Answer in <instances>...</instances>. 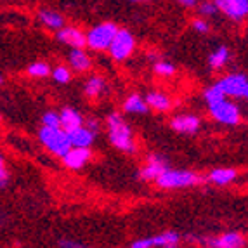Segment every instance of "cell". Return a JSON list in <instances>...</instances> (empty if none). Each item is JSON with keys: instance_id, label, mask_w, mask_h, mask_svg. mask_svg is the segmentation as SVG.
Returning a JSON list of instances; mask_svg holds the SVG:
<instances>
[{"instance_id": "3", "label": "cell", "mask_w": 248, "mask_h": 248, "mask_svg": "<svg viewBox=\"0 0 248 248\" xmlns=\"http://www.w3.org/2000/svg\"><path fill=\"white\" fill-rule=\"evenodd\" d=\"M207 106L210 115L214 116V120H217L219 124L234 127V125H238L241 122L240 108L236 106L232 101H229L228 95H220L217 99L208 101Z\"/></svg>"}, {"instance_id": "4", "label": "cell", "mask_w": 248, "mask_h": 248, "mask_svg": "<svg viewBox=\"0 0 248 248\" xmlns=\"http://www.w3.org/2000/svg\"><path fill=\"white\" fill-rule=\"evenodd\" d=\"M155 182L160 187H163V189H182V187H191L202 184L203 177L196 174V172H189V170L169 169L165 174L160 175Z\"/></svg>"}, {"instance_id": "22", "label": "cell", "mask_w": 248, "mask_h": 248, "mask_svg": "<svg viewBox=\"0 0 248 248\" xmlns=\"http://www.w3.org/2000/svg\"><path fill=\"white\" fill-rule=\"evenodd\" d=\"M146 101H148L149 108L151 109H155V111H169L170 108H172V99H170L169 95L163 94V92H149L148 95H146Z\"/></svg>"}, {"instance_id": "16", "label": "cell", "mask_w": 248, "mask_h": 248, "mask_svg": "<svg viewBox=\"0 0 248 248\" xmlns=\"http://www.w3.org/2000/svg\"><path fill=\"white\" fill-rule=\"evenodd\" d=\"M149 109L151 108H149L146 97H142L139 94H130L124 101V111L130 113V115H148Z\"/></svg>"}, {"instance_id": "26", "label": "cell", "mask_w": 248, "mask_h": 248, "mask_svg": "<svg viewBox=\"0 0 248 248\" xmlns=\"http://www.w3.org/2000/svg\"><path fill=\"white\" fill-rule=\"evenodd\" d=\"M153 71L158 77H163V78H169V77H174L175 75V66L169 61H156L153 66Z\"/></svg>"}, {"instance_id": "2", "label": "cell", "mask_w": 248, "mask_h": 248, "mask_svg": "<svg viewBox=\"0 0 248 248\" xmlns=\"http://www.w3.org/2000/svg\"><path fill=\"white\" fill-rule=\"evenodd\" d=\"M38 141L49 153L62 158L73 148L70 141V134L62 127H42L38 130Z\"/></svg>"}, {"instance_id": "14", "label": "cell", "mask_w": 248, "mask_h": 248, "mask_svg": "<svg viewBox=\"0 0 248 248\" xmlns=\"http://www.w3.org/2000/svg\"><path fill=\"white\" fill-rule=\"evenodd\" d=\"M245 238L240 232H224L220 236H214V238H208L207 245L217 248H245Z\"/></svg>"}, {"instance_id": "24", "label": "cell", "mask_w": 248, "mask_h": 248, "mask_svg": "<svg viewBox=\"0 0 248 248\" xmlns=\"http://www.w3.org/2000/svg\"><path fill=\"white\" fill-rule=\"evenodd\" d=\"M26 73H28L30 77H33V78H46V77H49V75L52 73V70H50V66L47 62L37 61V62H31V64L26 68Z\"/></svg>"}, {"instance_id": "10", "label": "cell", "mask_w": 248, "mask_h": 248, "mask_svg": "<svg viewBox=\"0 0 248 248\" xmlns=\"http://www.w3.org/2000/svg\"><path fill=\"white\" fill-rule=\"evenodd\" d=\"M220 13L232 21H243L248 16V0H215Z\"/></svg>"}, {"instance_id": "21", "label": "cell", "mask_w": 248, "mask_h": 248, "mask_svg": "<svg viewBox=\"0 0 248 248\" xmlns=\"http://www.w3.org/2000/svg\"><path fill=\"white\" fill-rule=\"evenodd\" d=\"M104 91H106V82H104L103 77H97V75L91 77V78L85 82V85H83V94L92 101L99 99Z\"/></svg>"}, {"instance_id": "17", "label": "cell", "mask_w": 248, "mask_h": 248, "mask_svg": "<svg viewBox=\"0 0 248 248\" xmlns=\"http://www.w3.org/2000/svg\"><path fill=\"white\" fill-rule=\"evenodd\" d=\"M70 141L75 148H91L92 142L95 141V132L87 125H82L80 128L70 132Z\"/></svg>"}, {"instance_id": "34", "label": "cell", "mask_w": 248, "mask_h": 248, "mask_svg": "<svg viewBox=\"0 0 248 248\" xmlns=\"http://www.w3.org/2000/svg\"><path fill=\"white\" fill-rule=\"evenodd\" d=\"M128 2H144V0H128Z\"/></svg>"}, {"instance_id": "19", "label": "cell", "mask_w": 248, "mask_h": 248, "mask_svg": "<svg viewBox=\"0 0 248 248\" xmlns=\"http://www.w3.org/2000/svg\"><path fill=\"white\" fill-rule=\"evenodd\" d=\"M68 61H70L71 70L78 71V73H82V71H89L92 66L91 58H89V54L83 49H71L70 56H68Z\"/></svg>"}, {"instance_id": "27", "label": "cell", "mask_w": 248, "mask_h": 248, "mask_svg": "<svg viewBox=\"0 0 248 248\" xmlns=\"http://www.w3.org/2000/svg\"><path fill=\"white\" fill-rule=\"evenodd\" d=\"M52 78L56 83H68L71 80V71L70 68L66 66H62V64H59V66H56L52 70Z\"/></svg>"}, {"instance_id": "7", "label": "cell", "mask_w": 248, "mask_h": 248, "mask_svg": "<svg viewBox=\"0 0 248 248\" xmlns=\"http://www.w3.org/2000/svg\"><path fill=\"white\" fill-rule=\"evenodd\" d=\"M134 49H136V38L134 35L125 28L118 30L116 37L113 38V44L109 47V54L115 61H125L132 56Z\"/></svg>"}, {"instance_id": "12", "label": "cell", "mask_w": 248, "mask_h": 248, "mask_svg": "<svg viewBox=\"0 0 248 248\" xmlns=\"http://www.w3.org/2000/svg\"><path fill=\"white\" fill-rule=\"evenodd\" d=\"M91 149L89 148H71L64 156L61 158L64 167L70 170H80L87 165V161L91 160Z\"/></svg>"}, {"instance_id": "18", "label": "cell", "mask_w": 248, "mask_h": 248, "mask_svg": "<svg viewBox=\"0 0 248 248\" xmlns=\"http://www.w3.org/2000/svg\"><path fill=\"white\" fill-rule=\"evenodd\" d=\"M83 125V116L75 108H62L61 109V127L68 134L77 130Z\"/></svg>"}, {"instance_id": "1", "label": "cell", "mask_w": 248, "mask_h": 248, "mask_svg": "<svg viewBox=\"0 0 248 248\" xmlns=\"http://www.w3.org/2000/svg\"><path fill=\"white\" fill-rule=\"evenodd\" d=\"M108 125V137H109V142L115 146L116 149H120L124 153L132 155L136 153V141H134V134L130 125L127 124L124 116L118 111H113L108 115L106 118Z\"/></svg>"}, {"instance_id": "35", "label": "cell", "mask_w": 248, "mask_h": 248, "mask_svg": "<svg viewBox=\"0 0 248 248\" xmlns=\"http://www.w3.org/2000/svg\"><path fill=\"white\" fill-rule=\"evenodd\" d=\"M205 248H217V247H212V245H207V247H205Z\"/></svg>"}, {"instance_id": "33", "label": "cell", "mask_w": 248, "mask_h": 248, "mask_svg": "<svg viewBox=\"0 0 248 248\" xmlns=\"http://www.w3.org/2000/svg\"><path fill=\"white\" fill-rule=\"evenodd\" d=\"M87 127L91 128V130H94L95 134L99 132V124H97V120H92V118H89V120H87Z\"/></svg>"}, {"instance_id": "31", "label": "cell", "mask_w": 248, "mask_h": 248, "mask_svg": "<svg viewBox=\"0 0 248 248\" xmlns=\"http://www.w3.org/2000/svg\"><path fill=\"white\" fill-rule=\"evenodd\" d=\"M7 182H9V172H7V167H5L4 158H2V161H0V186L5 187Z\"/></svg>"}, {"instance_id": "6", "label": "cell", "mask_w": 248, "mask_h": 248, "mask_svg": "<svg viewBox=\"0 0 248 248\" xmlns=\"http://www.w3.org/2000/svg\"><path fill=\"white\" fill-rule=\"evenodd\" d=\"M224 95L248 101V78L241 73H231L214 83Z\"/></svg>"}, {"instance_id": "20", "label": "cell", "mask_w": 248, "mask_h": 248, "mask_svg": "<svg viewBox=\"0 0 248 248\" xmlns=\"http://www.w3.org/2000/svg\"><path fill=\"white\" fill-rule=\"evenodd\" d=\"M236 177H238V172L234 169H214L207 179L214 186H228Z\"/></svg>"}, {"instance_id": "8", "label": "cell", "mask_w": 248, "mask_h": 248, "mask_svg": "<svg viewBox=\"0 0 248 248\" xmlns=\"http://www.w3.org/2000/svg\"><path fill=\"white\" fill-rule=\"evenodd\" d=\"M181 236L175 231H165L151 238H139L132 241L130 248H177Z\"/></svg>"}, {"instance_id": "11", "label": "cell", "mask_w": 248, "mask_h": 248, "mask_svg": "<svg viewBox=\"0 0 248 248\" xmlns=\"http://www.w3.org/2000/svg\"><path fill=\"white\" fill-rule=\"evenodd\" d=\"M169 170V163L158 155H149L148 161L144 163V167L139 172V177L142 181H156L160 175H163Z\"/></svg>"}, {"instance_id": "30", "label": "cell", "mask_w": 248, "mask_h": 248, "mask_svg": "<svg viewBox=\"0 0 248 248\" xmlns=\"http://www.w3.org/2000/svg\"><path fill=\"white\" fill-rule=\"evenodd\" d=\"M59 248H87V247H85V245H82L80 241L62 238V240H59Z\"/></svg>"}, {"instance_id": "29", "label": "cell", "mask_w": 248, "mask_h": 248, "mask_svg": "<svg viewBox=\"0 0 248 248\" xmlns=\"http://www.w3.org/2000/svg\"><path fill=\"white\" fill-rule=\"evenodd\" d=\"M191 26L195 30L196 33H208L210 31V25H208L207 17H195V19L191 21Z\"/></svg>"}, {"instance_id": "28", "label": "cell", "mask_w": 248, "mask_h": 248, "mask_svg": "<svg viewBox=\"0 0 248 248\" xmlns=\"http://www.w3.org/2000/svg\"><path fill=\"white\" fill-rule=\"evenodd\" d=\"M42 125L44 127H61V113L46 111L42 115Z\"/></svg>"}, {"instance_id": "23", "label": "cell", "mask_w": 248, "mask_h": 248, "mask_svg": "<svg viewBox=\"0 0 248 248\" xmlns=\"http://www.w3.org/2000/svg\"><path fill=\"white\" fill-rule=\"evenodd\" d=\"M229 58H231V54H229V49L226 46H220L214 50V52L208 56V66L212 70H222L226 64H228Z\"/></svg>"}, {"instance_id": "25", "label": "cell", "mask_w": 248, "mask_h": 248, "mask_svg": "<svg viewBox=\"0 0 248 248\" xmlns=\"http://www.w3.org/2000/svg\"><path fill=\"white\" fill-rule=\"evenodd\" d=\"M198 13L202 17H215L220 13V9L215 0H203L198 4Z\"/></svg>"}, {"instance_id": "5", "label": "cell", "mask_w": 248, "mask_h": 248, "mask_svg": "<svg viewBox=\"0 0 248 248\" xmlns=\"http://www.w3.org/2000/svg\"><path fill=\"white\" fill-rule=\"evenodd\" d=\"M118 26L115 23H101L89 30L87 33V47L92 50H109L113 38L118 33Z\"/></svg>"}, {"instance_id": "9", "label": "cell", "mask_w": 248, "mask_h": 248, "mask_svg": "<svg viewBox=\"0 0 248 248\" xmlns=\"http://www.w3.org/2000/svg\"><path fill=\"white\" fill-rule=\"evenodd\" d=\"M56 38L71 49H83L87 46V33H83L77 26H64L62 30L56 31Z\"/></svg>"}, {"instance_id": "32", "label": "cell", "mask_w": 248, "mask_h": 248, "mask_svg": "<svg viewBox=\"0 0 248 248\" xmlns=\"http://www.w3.org/2000/svg\"><path fill=\"white\" fill-rule=\"evenodd\" d=\"M179 5L182 7H187V9H193V7H198V0H175Z\"/></svg>"}, {"instance_id": "13", "label": "cell", "mask_w": 248, "mask_h": 248, "mask_svg": "<svg viewBox=\"0 0 248 248\" xmlns=\"http://www.w3.org/2000/svg\"><path fill=\"white\" fill-rule=\"evenodd\" d=\"M170 127L179 134H195L202 127V120L196 115H177L170 120Z\"/></svg>"}, {"instance_id": "15", "label": "cell", "mask_w": 248, "mask_h": 248, "mask_svg": "<svg viewBox=\"0 0 248 248\" xmlns=\"http://www.w3.org/2000/svg\"><path fill=\"white\" fill-rule=\"evenodd\" d=\"M37 19L42 23V26H46L50 31H59L66 26V21L59 13L52 11V9H40L37 13Z\"/></svg>"}]
</instances>
